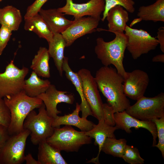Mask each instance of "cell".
Wrapping results in <instances>:
<instances>
[{"label":"cell","instance_id":"cell-37","mask_svg":"<svg viewBox=\"0 0 164 164\" xmlns=\"http://www.w3.org/2000/svg\"><path fill=\"white\" fill-rule=\"evenodd\" d=\"M157 39L158 41L161 51L164 53V27L162 26L158 29L157 32Z\"/></svg>","mask_w":164,"mask_h":164},{"label":"cell","instance_id":"cell-1","mask_svg":"<svg viewBox=\"0 0 164 164\" xmlns=\"http://www.w3.org/2000/svg\"><path fill=\"white\" fill-rule=\"evenodd\" d=\"M94 78L99 90L115 113L125 111L130 106L124 92V78L115 68L102 67L97 71Z\"/></svg>","mask_w":164,"mask_h":164},{"label":"cell","instance_id":"cell-19","mask_svg":"<svg viewBox=\"0 0 164 164\" xmlns=\"http://www.w3.org/2000/svg\"><path fill=\"white\" fill-rule=\"evenodd\" d=\"M106 19L108 21V29L100 28L97 30L124 32L129 20L128 12L122 6L117 5L109 10Z\"/></svg>","mask_w":164,"mask_h":164},{"label":"cell","instance_id":"cell-33","mask_svg":"<svg viewBox=\"0 0 164 164\" xmlns=\"http://www.w3.org/2000/svg\"><path fill=\"white\" fill-rule=\"evenodd\" d=\"M12 30L9 27L1 26L0 28V56L7 46L12 34Z\"/></svg>","mask_w":164,"mask_h":164},{"label":"cell","instance_id":"cell-23","mask_svg":"<svg viewBox=\"0 0 164 164\" xmlns=\"http://www.w3.org/2000/svg\"><path fill=\"white\" fill-rule=\"evenodd\" d=\"M48 49L50 57L53 60L59 74L63 76L62 66L64 58V52L66 47L65 40L61 33L53 34L52 40L48 43Z\"/></svg>","mask_w":164,"mask_h":164},{"label":"cell","instance_id":"cell-22","mask_svg":"<svg viewBox=\"0 0 164 164\" xmlns=\"http://www.w3.org/2000/svg\"><path fill=\"white\" fill-rule=\"evenodd\" d=\"M38 160L40 164H67L61 151L45 141L39 144Z\"/></svg>","mask_w":164,"mask_h":164},{"label":"cell","instance_id":"cell-35","mask_svg":"<svg viewBox=\"0 0 164 164\" xmlns=\"http://www.w3.org/2000/svg\"><path fill=\"white\" fill-rule=\"evenodd\" d=\"M48 0H36L27 8L24 18L32 16L39 13L42 6Z\"/></svg>","mask_w":164,"mask_h":164},{"label":"cell","instance_id":"cell-36","mask_svg":"<svg viewBox=\"0 0 164 164\" xmlns=\"http://www.w3.org/2000/svg\"><path fill=\"white\" fill-rule=\"evenodd\" d=\"M10 135L8 132V128L0 125V154Z\"/></svg>","mask_w":164,"mask_h":164},{"label":"cell","instance_id":"cell-14","mask_svg":"<svg viewBox=\"0 0 164 164\" xmlns=\"http://www.w3.org/2000/svg\"><path fill=\"white\" fill-rule=\"evenodd\" d=\"M36 97L40 99L45 105L48 115L53 118L61 111L57 108L58 104L65 103L72 104L74 101V95L67 91L57 90L55 86L51 84L46 91Z\"/></svg>","mask_w":164,"mask_h":164},{"label":"cell","instance_id":"cell-17","mask_svg":"<svg viewBox=\"0 0 164 164\" xmlns=\"http://www.w3.org/2000/svg\"><path fill=\"white\" fill-rule=\"evenodd\" d=\"M118 129L115 126L109 125L106 123L103 119H101L98 121V124L96 125L93 128L85 132L86 135L94 139V144L98 145L99 148L97 157L92 159L87 162L99 163V156L105 139L108 137L115 138L114 132Z\"/></svg>","mask_w":164,"mask_h":164},{"label":"cell","instance_id":"cell-2","mask_svg":"<svg viewBox=\"0 0 164 164\" xmlns=\"http://www.w3.org/2000/svg\"><path fill=\"white\" fill-rule=\"evenodd\" d=\"M3 99L10 112L11 121L8 127L10 135L22 132L24 121L29 114L35 108H40L43 103L40 99L28 96L23 90Z\"/></svg>","mask_w":164,"mask_h":164},{"label":"cell","instance_id":"cell-21","mask_svg":"<svg viewBox=\"0 0 164 164\" xmlns=\"http://www.w3.org/2000/svg\"><path fill=\"white\" fill-rule=\"evenodd\" d=\"M24 19L25 30L34 32L48 43L52 40L53 34L39 13Z\"/></svg>","mask_w":164,"mask_h":164},{"label":"cell","instance_id":"cell-41","mask_svg":"<svg viewBox=\"0 0 164 164\" xmlns=\"http://www.w3.org/2000/svg\"><path fill=\"white\" fill-rule=\"evenodd\" d=\"M2 0H0V2L2 1Z\"/></svg>","mask_w":164,"mask_h":164},{"label":"cell","instance_id":"cell-8","mask_svg":"<svg viewBox=\"0 0 164 164\" xmlns=\"http://www.w3.org/2000/svg\"><path fill=\"white\" fill-rule=\"evenodd\" d=\"M29 71L28 68L24 66L19 69L14 64V60H11L5 72L0 73V97L3 98L22 90Z\"/></svg>","mask_w":164,"mask_h":164},{"label":"cell","instance_id":"cell-18","mask_svg":"<svg viewBox=\"0 0 164 164\" xmlns=\"http://www.w3.org/2000/svg\"><path fill=\"white\" fill-rule=\"evenodd\" d=\"M39 13L53 33H61L73 22L67 19L64 14L57 9L45 10L41 8Z\"/></svg>","mask_w":164,"mask_h":164},{"label":"cell","instance_id":"cell-24","mask_svg":"<svg viewBox=\"0 0 164 164\" xmlns=\"http://www.w3.org/2000/svg\"><path fill=\"white\" fill-rule=\"evenodd\" d=\"M137 15L142 20L164 22V0H156L152 4L139 7Z\"/></svg>","mask_w":164,"mask_h":164},{"label":"cell","instance_id":"cell-12","mask_svg":"<svg viewBox=\"0 0 164 164\" xmlns=\"http://www.w3.org/2000/svg\"><path fill=\"white\" fill-rule=\"evenodd\" d=\"M123 78L124 92L127 97L137 101L144 96L149 81L147 73L136 69L126 72Z\"/></svg>","mask_w":164,"mask_h":164},{"label":"cell","instance_id":"cell-13","mask_svg":"<svg viewBox=\"0 0 164 164\" xmlns=\"http://www.w3.org/2000/svg\"><path fill=\"white\" fill-rule=\"evenodd\" d=\"M100 20L92 16L75 18L73 23L61 33L66 47L72 45L77 39L95 32Z\"/></svg>","mask_w":164,"mask_h":164},{"label":"cell","instance_id":"cell-26","mask_svg":"<svg viewBox=\"0 0 164 164\" xmlns=\"http://www.w3.org/2000/svg\"><path fill=\"white\" fill-rule=\"evenodd\" d=\"M50 57L48 49L45 47H40L37 54L32 60L30 68L38 76L50 78Z\"/></svg>","mask_w":164,"mask_h":164},{"label":"cell","instance_id":"cell-9","mask_svg":"<svg viewBox=\"0 0 164 164\" xmlns=\"http://www.w3.org/2000/svg\"><path fill=\"white\" fill-rule=\"evenodd\" d=\"M30 132L24 129L10 135L0 154V164H21L25 161L26 141Z\"/></svg>","mask_w":164,"mask_h":164},{"label":"cell","instance_id":"cell-10","mask_svg":"<svg viewBox=\"0 0 164 164\" xmlns=\"http://www.w3.org/2000/svg\"><path fill=\"white\" fill-rule=\"evenodd\" d=\"M77 73L80 77L85 98L93 116L98 121L103 119V104L94 78L88 70L82 68Z\"/></svg>","mask_w":164,"mask_h":164},{"label":"cell","instance_id":"cell-28","mask_svg":"<svg viewBox=\"0 0 164 164\" xmlns=\"http://www.w3.org/2000/svg\"><path fill=\"white\" fill-rule=\"evenodd\" d=\"M127 145L124 138L117 139L115 138L108 137L102 145L101 151L114 157L121 158Z\"/></svg>","mask_w":164,"mask_h":164},{"label":"cell","instance_id":"cell-11","mask_svg":"<svg viewBox=\"0 0 164 164\" xmlns=\"http://www.w3.org/2000/svg\"><path fill=\"white\" fill-rule=\"evenodd\" d=\"M65 5L57 8L64 15L73 16L78 18L88 16L101 19V15L104 11L105 3L104 0H90L84 3H76L73 0H66Z\"/></svg>","mask_w":164,"mask_h":164},{"label":"cell","instance_id":"cell-4","mask_svg":"<svg viewBox=\"0 0 164 164\" xmlns=\"http://www.w3.org/2000/svg\"><path fill=\"white\" fill-rule=\"evenodd\" d=\"M92 139L85 132L77 131L71 126L65 125L61 128H54L52 135L46 141L61 151L77 152L83 145L90 144Z\"/></svg>","mask_w":164,"mask_h":164},{"label":"cell","instance_id":"cell-34","mask_svg":"<svg viewBox=\"0 0 164 164\" xmlns=\"http://www.w3.org/2000/svg\"><path fill=\"white\" fill-rule=\"evenodd\" d=\"M115 112L113 108L108 104H103V116L104 122L108 125L114 126L116 123L114 114Z\"/></svg>","mask_w":164,"mask_h":164},{"label":"cell","instance_id":"cell-16","mask_svg":"<svg viewBox=\"0 0 164 164\" xmlns=\"http://www.w3.org/2000/svg\"><path fill=\"white\" fill-rule=\"evenodd\" d=\"M80 111V105L77 103L75 109L71 113L63 116L57 115L54 118L52 126L59 128L61 125H65L75 126L85 132L90 130L96 125L87 118L80 117L79 114Z\"/></svg>","mask_w":164,"mask_h":164},{"label":"cell","instance_id":"cell-31","mask_svg":"<svg viewBox=\"0 0 164 164\" xmlns=\"http://www.w3.org/2000/svg\"><path fill=\"white\" fill-rule=\"evenodd\" d=\"M155 124L158 138V142L155 147L160 151L163 158H164V115L159 118H154L152 120Z\"/></svg>","mask_w":164,"mask_h":164},{"label":"cell","instance_id":"cell-6","mask_svg":"<svg viewBox=\"0 0 164 164\" xmlns=\"http://www.w3.org/2000/svg\"><path fill=\"white\" fill-rule=\"evenodd\" d=\"M125 111L141 120L152 121L154 118H160L164 115V93L161 92L153 97L144 96Z\"/></svg>","mask_w":164,"mask_h":164},{"label":"cell","instance_id":"cell-40","mask_svg":"<svg viewBox=\"0 0 164 164\" xmlns=\"http://www.w3.org/2000/svg\"><path fill=\"white\" fill-rule=\"evenodd\" d=\"M142 21V20L141 19L139 18L137 19H135L133 20V21L130 24V27H131L134 25L135 24L138 23Z\"/></svg>","mask_w":164,"mask_h":164},{"label":"cell","instance_id":"cell-32","mask_svg":"<svg viewBox=\"0 0 164 164\" xmlns=\"http://www.w3.org/2000/svg\"><path fill=\"white\" fill-rule=\"evenodd\" d=\"M11 121L10 112L3 98L0 97V125L8 127Z\"/></svg>","mask_w":164,"mask_h":164},{"label":"cell","instance_id":"cell-15","mask_svg":"<svg viewBox=\"0 0 164 164\" xmlns=\"http://www.w3.org/2000/svg\"><path fill=\"white\" fill-rule=\"evenodd\" d=\"M114 118L115 126L118 129L124 130L130 134L132 132L131 128H134L136 129L143 128L147 129L153 137L152 146L155 147L156 144L157 132L155 123L152 121H144L137 119L127 113L125 111L114 113Z\"/></svg>","mask_w":164,"mask_h":164},{"label":"cell","instance_id":"cell-20","mask_svg":"<svg viewBox=\"0 0 164 164\" xmlns=\"http://www.w3.org/2000/svg\"><path fill=\"white\" fill-rule=\"evenodd\" d=\"M62 69L65 72L66 78L73 84L79 93L81 99L80 111L82 112V117L87 118L89 115L93 114L84 95L83 85L81 79L77 72L73 71L68 63V58L64 56L63 61Z\"/></svg>","mask_w":164,"mask_h":164},{"label":"cell","instance_id":"cell-3","mask_svg":"<svg viewBox=\"0 0 164 164\" xmlns=\"http://www.w3.org/2000/svg\"><path fill=\"white\" fill-rule=\"evenodd\" d=\"M113 33L115 34V37L111 41L106 42L101 37L97 39L94 52L97 58L104 66L113 65L118 73L124 77L126 71L123 61L127 39L124 32Z\"/></svg>","mask_w":164,"mask_h":164},{"label":"cell","instance_id":"cell-38","mask_svg":"<svg viewBox=\"0 0 164 164\" xmlns=\"http://www.w3.org/2000/svg\"><path fill=\"white\" fill-rule=\"evenodd\" d=\"M24 159L26 164H40L38 160H36L33 158L31 153H29L25 156Z\"/></svg>","mask_w":164,"mask_h":164},{"label":"cell","instance_id":"cell-7","mask_svg":"<svg viewBox=\"0 0 164 164\" xmlns=\"http://www.w3.org/2000/svg\"><path fill=\"white\" fill-rule=\"evenodd\" d=\"M124 32L127 39L126 49L134 60L155 50L159 45L156 38L143 29H133L127 25Z\"/></svg>","mask_w":164,"mask_h":164},{"label":"cell","instance_id":"cell-30","mask_svg":"<svg viewBox=\"0 0 164 164\" xmlns=\"http://www.w3.org/2000/svg\"><path fill=\"white\" fill-rule=\"evenodd\" d=\"M126 162L130 164H142L145 160L140 156L138 149L133 145H126L121 157Z\"/></svg>","mask_w":164,"mask_h":164},{"label":"cell","instance_id":"cell-39","mask_svg":"<svg viewBox=\"0 0 164 164\" xmlns=\"http://www.w3.org/2000/svg\"><path fill=\"white\" fill-rule=\"evenodd\" d=\"M152 61L155 62L164 63V54H160L154 56L152 58Z\"/></svg>","mask_w":164,"mask_h":164},{"label":"cell","instance_id":"cell-25","mask_svg":"<svg viewBox=\"0 0 164 164\" xmlns=\"http://www.w3.org/2000/svg\"><path fill=\"white\" fill-rule=\"evenodd\" d=\"M51 84L49 80L41 79L33 71L29 78L25 80L22 90L28 96L36 97L44 93Z\"/></svg>","mask_w":164,"mask_h":164},{"label":"cell","instance_id":"cell-29","mask_svg":"<svg viewBox=\"0 0 164 164\" xmlns=\"http://www.w3.org/2000/svg\"><path fill=\"white\" fill-rule=\"evenodd\" d=\"M105 5L104 10L103 12V17L101 19L102 21H104L106 19L109 10L115 6L120 5L131 13H134L135 11L134 5L135 2L134 0H104Z\"/></svg>","mask_w":164,"mask_h":164},{"label":"cell","instance_id":"cell-27","mask_svg":"<svg viewBox=\"0 0 164 164\" xmlns=\"http://www.w3.org/2000/svg\"><path fill=\"white\" fill-rule=\"evenodd\" d=\"M20 10L12 5H7L0 9V23L12 31L17 30L22 21Z\"/></svg>","mask_w":164,"mask_h":164},{"label":"cell","instance_id":"cell-5","mask_svg":"<svg viewBox=\"0 0 164 164\" xmlns=\"http://www.w3.org/2000/svg\"><path fill=\"white\" fill-rule=\"evenodd\" d=\"M39 108L38 114L34 110L32 111L23 124V129L30 132V140L34 145L46 141L52 135L54 129L52 126L53 118L48 115L43 103Z\"/></svg>","mask_w":164,"mask_h":164}]
</instances>
